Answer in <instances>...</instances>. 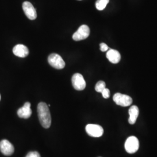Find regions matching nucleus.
<instances>
[{"label": "nucleus", "instance_id": "20e7f679", "mask_svg": "<svg viewBox=\"0 0 157 157\" xmlns=\"http://www.w3.org/2000/svg\"><path fill=\"white\" fill-rule=\"evenodd\" d=\"M113 101L119 106L128 107L132 104L133 100L129 95L121 93H116L113 97Z\"/></svg>", "mask_w": 157, "mask_h": 157}, {"label": "nucleus", "instance_id": "39448f33", "mask_svg": "<svg viewBox=\"0 0 157 157\" xmlns=\"http://www.w3.org/2000/svg\"><path fill=\"white\" fill-rule=\"evenodd\" d=\"M90 28L88 26L83 25L80 26L78 30L73 34L72 38L75 41H81L87 39L90 35Z\"/></svg>", "mask_w": 157, "mask_h": 157}, {"label": "nucleus", "instance_id": "a211bd4d", "mask_svg": "<svg viewBox=\"0 0 157 157\" xmlns=\"http://www.w3.org/2000/svg\"><path fill=\"white\" fill-rule=\"evenodd\" d=\"M100 50L101 51H102V52L107 51L109 49L108 48V46L106 44H105V43H101L100 44Z\"/></svg>", "mask_w": 157, "mask_h": 157}, {"label": "nucleus", "instance_id": "dca6fc26", "mask_svg": "<svg viewBox=\"0 0 157 157\" xmlns=\"http://www.w3.org/2000/svg\"><path fill=\"white\" fill-rule=\"evenodd\" d=\"M102 97L104 98H108L109 97H110V91L108 89L105 88L104 90H103L101 93Z\"/></svg>", "mask_w": 157, "mask_h": 157}, {"label": "nucleus", "instance_id": "ddd939ff", "mask_svg": "<svg viewBox=\"0 0 157 157\" xmlns=\"http://www.w3.org/2000/svg\"><path fill=\"white\" fill-rule=\"evenodd\" d=\"M129 118L128 122L131 124H134L136 123L137 119L139 115V108L136 105H133L129 108Z\"/></svg>", "mask_w": 157, "mask_h": 157}, {"label": "nucleus", "instance_id": "f03ea898", "mask_svg": "<svg viewBox=\"0 0 157 157\" xmlns=\"http://www.w3.org/2000/svg\"><path fill=\"white\" fill-rule=\"evenodd\" d=\"M126 151L129 154H134L139 148V141L135 136H130L127 139L124 144Z\"/></svg>", "mask_w": 157, "mask_h": 157}, {"label": "nucleus", "instance_id": "2eb2a0df", "mask_svg": "<svg viewBox=\"0 0 157 157\" xmlns=\"http://www.w3.org/2000/svg\"><path fill=\"white\" fill-rule=\"evenodd\" d=\"M106 88V84L104 81H99L95 85V90L98 93H102V91Z\"/></svg>", "mask_w": 157, "mask_h": 157}, {"label": "nucleus", "instance_id": "7ed1b4c3", "mask_svg": "<svg viewBox=\"0 0 157 157\" xmlns=\"http://www.w3.org/2000/svg\"><path fill=\"white\" fill-rule=\"evenodd\" d=\"M48 62L52 67L57 69H62L65 66V63L62 57L56 53L51 54L49 56Z\"/></svg>", "mask_w": 157, "mask_h": 157}, {"label": "nucleus", "instance_id": "4468645a", "mask_svg": "<svg viewBox=\"0 0 157 157\" xmlns=\"http://www.w3.org/2000/svg\"><path fill=\"white\" fill-rule=\"evenodd\" d=\"M109 1V0H97L95 3L96 8L99 11L104 10L107 4H108Z\"/></svg>", "mask_w": 157, "mask_h": 157}, {"label": "nucleus", "instance_id": "9b49d317", "mask_svg": "<svg viewBox=\"0 0 157 157\" xmlns=\"http://www.w3.org/2000/svg\"><path fill=\"white\" fill-rule=\"evenodd\" d=\"M13 53L18 57L25 58L28 56L29 51L26 46L23 44H17L13 47Z\"/></svg>", "mask_w": 157, "mask_h": 157}, {"label": "nucleus", "instance_id": "f8f14e48", "mask_svg": "<svg viewBox=\"0 0 157 157\" xmlns=\"http://www.w3.org/2000/svg\"><path fill=\"white\" fill-rule=\"evenodd\" d=\"M107 58L112 63H118L121 61V56L118 51L111 49L107 52Z\"/></svg>", "mask_w": 157, "mask_h": 157}, {"label": "nucleus", "instance_id": "1a4fd4ad", "mask_svg": "<svg viewBox=\"0 0 157 157\" xmlns=\"http://www.w3.org/2000/svg\"><path fill=\"white\" fill-rule=\"evenodd\" d=\"M0 151L5 155L10 156L14 152V147L7 140L0 141Z\"/></svg>", "mask_w": 157, "mask_h": 157}, {"label": "nucleus", "instance_id": "0eeeda50", "mask_svg": "<svg viewBox=\"0 0 157 157\" xmlns=\"http://www.w3.org/2000/svg\"><path fill=\"white\" fill-rule=\"evenodd\" d=\"M72 83L75 90L82 91L86 86V83L83 76L80 73H75L72 78Z\"/></svg>", "mask_w": 157, "mask_h": 157}, {"label": "nucleus", "instance_id": "6e6552de", "mask_svg": "<svg viewBox=\"0 0 157 157\" xmlns=\"http://www.w3.org/2000/svg\"><path fill=\"white\" fill-rule=\"evenodd\" d=\"M23 10L26 16L30 20H34L37 17V13L33 6L28 1H25L23 3Z\"/></svg>", "mask_w": 157, "mask_h": 157}, {"label": "nucleus", "instance_id": "6ab92c4d", "mask_svg": "<svg viewBox=\"0 0 157 157\" xmlns=\"http://www.w3.org/2000/svg\"><path fill=\"white\" fill-rule=\"evenodd\" d=\"M0 100H1V95H0Z\"/></svg>", "mask_w": 157, "mask_h": 157}, {"label": "nucleus", "instance_id": "9d476101", "mask_svg": "<svg viewBox=\"0 0 157 157\" xmlns=\"http://www.w3.org/2000/svg\"><path fill=\"white\" fill-rule=\"evenodd\" d=\"M31 104L29 102H26L25 103L22 107L19 108L17 110V115L19 118H23V119H28L32 115V109L30 108Z\"/></svg>", "mask_w": 157, "mask_h": 157}, {"label": "nucleus", "instance_id": "f257e3e1", "mask_svg": "<svg viewBox=\"0 0 157 157\" xmlns=\"http://www.w3.org/2000/svg\"><path fill=\"white\" fill-rule=\"evenodd\" d=\"M37 113L40 122L42 126L45 129L49 128L51 124V117L48 106L46 103L40 102L37 106Z\"/></svg>", "mask_w": 157, "mask_h": 157}, {"label": "nucleus", "instance_id": "f3484780", "mask_svg": "<svg viewBox=\"0 0 157 157\" xmlns=\"http://www.w3.org/2000/svg\"><path fill=\"white\" fill-rule=\"evenodd\" d=\"M26 157H41L39 153L37 151L29 152Z\"/></svg>", "mask_w": 157, "mask_h": 157}, {"label": "nucleus", "instance_id": "423d86ee", "mask_svg": "<svg viewBox=\"0 0 157 157\" xmlns=\"http://www.w3.org/2000/svg\"><path fill=\"white\" fill-rule=\"evenodd\" d=\"M86 131L88 135L93 137H100L104 133L103 128L95 124H88L86 126Z\"/></svg>", "mask_w": 157, "mask_h": 157}]
</instances>
